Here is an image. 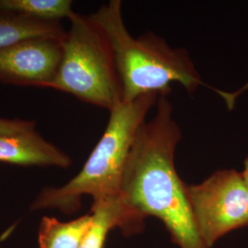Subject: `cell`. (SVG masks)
<instances>
[{
    "instance_id": "cell-12",
    "label": "cell",
    "mask_w": 248,
    "mask_h": 248,
    "mask_svg": "<svg viewBox=\"0 0 248 248\" xmlns=\"http://www.w3.org/2000/svg\"><path fill=\"white\" fill-rule=\"evenodd\" d=\"M36 125L35 121L0 118V133H18L34 130Z\"/></svg>"
},
{
    "instance_id": "cell-3",
    "label": "cell",
    "mask_w": 248,
    "mask_h": 248,
    "mask_svg": "<svg viewBox=\"0 0 248 248\" xmlns=\"http://www.w3.org/2000/svg\"><path fill=\"white\" fill-rule=\"evenodd\" d=\"M158 98L157 94H147L133 101L117 102L109 110L105 132L79 173L62 186L44 187L31 210L52 209L72 214L79 210L84 196H91L93 202H98L121 195L134 138Z\"/></svg>"
},
{
    "instance_id": "cell-7",
    "label": "cell",
    "mask_w": 248,
    "mask_h": 248,
    "mask_svg": "<svg viewBox=\"0 0 248 248\" xmlns=\"http://www.w3.org/2000/svg\"><path fill=\"white\" fill-rule=\"evenodd\" d=\"M0 163L19 167L67 169L71 157L34 130L0 133Z\"/></svg>"
},
{
    "instance_id": "cell-14",
    "label": "cell",
    "mask_w": 248,
    "mask_h": 248,
    "mask_svg": "<svg viewBox=\"0 0 248 248\" xmlns=\"http://www.w3.org/2000/svg\"></svg>"
},
{
    "instance_id": "cell-10",
    "label": "cell",
    "mask_w": 248,
    "mask_h": 248,
    "mask_svg": "<svg viewBox=\"0 0 248 248\" xmlns=\"http://www.w3.org/2000/svg\"><path fill=\"white\" fill-rule=\"evenodd\" d=\"M60 22H50L0 13V48L21 40L41 36L65 35Z\"/></svg>"
},
{
    "instance_id": "cell-6",
    "label": "cell",
    "mask_w": 248,
    "mask_h": 248,
    "mask_svg": "<svg viewBox=\"0 0 248 248\" xmlns=\"http://www.w3.org/2000/svg\"><path fill=\"white\" fill-rule=\"evenodd\" d=\"M64 36L28 38L0 48V82L51 89L62 60Z\"/></svg>"
},
{
    "instance_id": "cell-1",
    "label": "cell",
    "mask_w": 248,
    "mask_h": 248,
    "mask_svg": "<svg viewBox=\"0 0 248 248\" xmlns=\"http://www.w3.org/2000/svg\"><path fill=\"white\" fill-rule=\"evenodd\" d=\"M181 131L167 96L157 99L156 113L139 128L130 151L121 195L142 218L154 216L165 224L180 248H208L202 239L186 194L175 169Z\"/></svg>"
},
{
    "instance_id": "cell-9",
    "label": "cell",
    "mask_w": 248,
    "mask_h": 248,
    "mask_svg": "<svg viewBox=\"0 0 248 248\" xmlns=\"http://www.w3.org/2000/svg\"><path fill=\"white\" fill-rule=\"evenodd\" d=\"M92 222L91 213L68 222L44 216L38 233L39 248H79Z\"/></svg>"
},
{
    "instance_id": "cell-8",
    "label": "cell",
    "mask_w": 248,
    "mask_h": 248,
    "mask_svg": "<svg viewBox=\"0 0 248 248\" xmlns=\"http://www.w3.org/2000/svg\"><path fill=\"white\" fill-rule=\"evenodd\" d=\"M93 222L79 248H104L107 235L113 228H121L124 233L141 230L143 218L131 210L122 195L93 202Z\"/></svg>"
},
{
    "instance_id": "cell-2",
    "label": "cell",
    "mask_w": 248,
    "mask_h": 248,
    "mask_svg": "<svg viewBox=\"0 0 248 248\" xmlns=\"http://www.w3.org/2000/svg\"><path fill=\"white\" fill-rule=\"evenodd\" d=\"M89 17L110 45L124 101L147 94L167 96L173 83L190 94L205 86L186 50L172 48L154 33L132 36L124 23L122 1L111 0Z\"/></svg>"
},
{
    "instance_id": "cell-4",
    "label": "cell",
    "mask_w": 248,
    "mask_h": 248,
    "mask_svg": "<svg viewBox=\"0 0 248 248\" xmlns=\"http://www.w3.org/2000/svg\"><path fill=\"white\" fill-rule=\"evenodd\" d=\"M68 19L70 28L51 89L109 111L123 100V91L108 41L89 16L74 11Z\"/></svg>"
},
{
    "instance_id": "cell-5",
    "label": "cell",
    "mask_w": 248,
    "mask_h": 248,
    "mask_svg": "<svg viewBox=\"0 0 248 248\" xmlns=\"http://www.w3.org/2000/svg\"><path fill=\"white\" fill-rule=\"evenodd\" d=\"M186 194L207 248L232 231L248 226V191L241 172L216 171L201 184L186 185Z\"/></svg>"
},
{
    "instance_id": "cell-11",
    "label": "cell",
    "mask_w": 248,
    "mask_h": 248,
    "mask_svg": "<svg viewBox=\"0 0 248 248\" xmlns=\"http://www.w3.org/2000/svg\"><path fill=\"white\" fill-rule=\"evenodd\" d=\"M72 6L70 0H0V13L60 22L71 16Z\"/></svg>"
},
{
    "instance_id": "cell-13",
    "label": "cell",
    "mask_w": 248,
    "mask_h": 248,
    "mask_svg": "<svg viewBox=\"0 0 248 248\" xmlns=\"http://www.w3.org/2000/svg\"><path fill=\"white\" fill-rule=\"evenodd\" d=\"M241 174L248 191V156L244 161V170L241 172Z\"/></svg>"
}]
</instances>
